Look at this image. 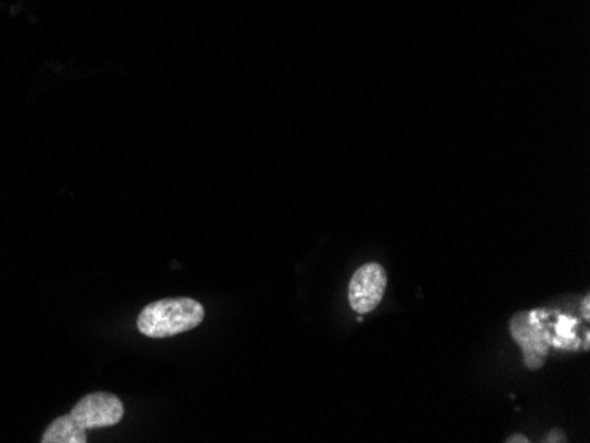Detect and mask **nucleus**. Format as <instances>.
<instances>
[{"label": "nucleus", "mask_w": 590, "mask_h": 443, "mask_svg": "<svg viewBox=\"0 0 590 443\" xmlns=\"http://www.w3.org/2000/svg\"><path fill=\"white\" fill-rule=\"evenodd\" d=\"M125 405L108 392H92L81 398L69 414L57 417L48 426L41 443H86L87 431L119 425Z\"/></svg>", "instance_id": "1"}, {"label": "nucleus", "mask_w": 590, "mask_h": 443, "mask_svg": "<svg viewBox=\"0 0 590 443\" xmlns=\"http://www.w3.org/2000/svg\"><path fill=\"white\" fill-rule=\"evenodd\" d=\"M386 286L387 274L379 263H367L354 272L348 285V302L354 313H372L384 299Z\"/></svg>", "instance_id": "4"}, {"label": "nucleus", "mask_w": 590, "mask_h": 443, "mask_svg": "<svg viewBox=\"0 0 590 443\" xmlns=\"http://www.w3.org/2000/svg\"><path fill=\"white\" fill-rule=\"evenodd\" d=\"M204 316V305L195 299H163L143 308L137 327L148 338H171L195 329Z\"/></svg>", "instance_id": "2"}, {"label": "nucleus", "mask_w": 590, "mask_h": 443, "mask_svg": "<svg viewBox=\"0 0 590 443\" xmlns=\"http://www.w3.org/2000/svg\"><path fill=\"white\" fill-rule=\"evenodd\" d=\"M576 324H578V320L572 318V316H559L557 325H555V336L550 339V344L557 347V349H578L580 343H578L575 336Z\"/></svg>", "instance_id": "5"}, {"label": "nucleus", "mask_w": 590, "mask_h": 443, "mask_svg": "<svg viewBox=\"0 0 590 443\" xmlns=\"http://www.w3.org/2000/svg\"><path fill=\"white\" fill-rule=\"evenodd\" d=\"M514 341L524 350V363L528 369H541L550 352V336L536 311H522L510 324Z\"/></svg>", "instance_id": "3"}, {"label": "nucleus", "mask_w": 590, "mask_h": 443, "mask_svg": "<svg viewBox=\"0 0 590 443\" xmlns=\"http://www.w3.org/2000/svg\"><path fill=\"white\" fill-rule=\"evenodd\" d=\"M508 443H527V437L525 434H511L510 439L505 440Z\"/></svg>", "instance_id": "6"}, {"label": "nucleus", "mask_w": 590, "mask_h": 443, "mask_svg": "<svg viewBox=\"0 0 590 443\" xmlns=\"http://www.w3.org/2000/svg\"><path fill=\"white\" fill-rule=\"evenodd\" d=\"M581 311H583V316H586V320H589V297H586V299H583V304H581Z\"/></svg>", "instance_id": "7"}]
</instances>
